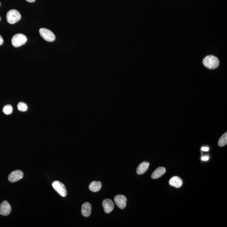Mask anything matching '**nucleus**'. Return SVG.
I'll return each mask as SVG.
<instances>
[{"instance_id":"obj_1","label":"nucleus","mask_w":227,"mask_h":227,"mask_svg":"<svg viewBox=\"0 0 227 227\" xmlns=\"http://www.w3.org/2000/svg\"><path fill=\"white\" fill-rule=\"evenodd\" d=\"M203 63L204 66L207 68L209 69H215L219 66L220 61L217 57L213 55H209L204 59Z\"/></svg>"},{"instance_id":"obj_2","label":"nucleus","mask_w":227,"mask_h":227,"mask_svg":"<svg viewBox=\"0 0 227 227\" xmlns=\"http://www.w3.org/2000/svg\"><path fill=\"white\" fill-rule=\"evenodd\" d=\"M27 37L23 34H17L13 36L12 39V43L13 46L18 48L23 45L27 41Z\"/></svg>"},{"instance_id":"obj_3","label":"nucleus","mask_w":227,"mask_h":227,"mask_svg":"<svg viewBox=\"0 0 227 227\" xmlns=\"http://www.w3.org/2000/svg\"><path fill=\"white\" fill-rule=\"evenodd\" d=\"M21 15L17 10L12 9L7 14V20L8 23L14 24L21 19Z\"/></svg>"},{"instance_id":"obj_4","label":"nucleus","mask_w":227,"mask_h":227,"mask_svg":"<svg viewBox=\"0 0 227 227\" xmlns=\"http://www.w3.org/2000/svg\"><path fill=\"white\" fill-rule=\"evenodd\" d=\"M54 190L57 192L61 196L65 197L67 196V191L66 187L63 183L59 181H55L52 184Z\"/></svg>"},{"instance_id":"obj_5","label":"nucleus","mask_w":227,"mask_h":227,"mask_svg":"<svg viewBox=\"0 0 227 227\" xmlns=\"http://www.w3.org/2000/svg\"><path fill=\"white\" fill-rule=\"evenodd\" d=\"M39 32L41 36L47 41L51 42L55 41V35L48 29L42 28L40 29Z\"/></svg>"},{"instance_id":"obj_6","label":"nucleus","mask_w":227,"mask_h":227,"mask_svg":"<svg viewBox=\"0 0 227 227\" xmlns=\"http://www.w3.org/2000/svg\"><path fill=\"white\" fill-rule=\"evenodd\" d=\"M24 173L20 170H16L13 171L9 175L8 180L11 183L18 181L23 178Z\"/></svg>"},{"instance_id":"obj_7","label":"nucleus","mask_w":227,"mask_h":227,"mask_svg":"<svg viewBox=\"0 0 227 227\" xmlns=\"http://www.w3.org/2000/svg\"><path fill=\"white\" fill-rule=\"evenodd\" d=\"M114 202L118 207L121 209H124L126 206V202L127 199L125 196L118 195L114 198Z\"/></svg>"},{"instance_id":"obj_8","label":"nucleus","mask_w":227,"mask_h":227,"mask_svg":"<svg viewBox=\"0 0 227 227\" xmlns=\"http://www.w3.org/2000/svg\"><path fill=\"white\" fill-rule=\"evenodd\" d=\"M12 211L11 206L7 201H3L0 205V214L3 216H7L10 214Z\"/></svg>"},{"instance_id":"obj_9","label":"nucleus","mask_w":227,"mask_h":227,"mask_svg":"<svg viewBox=\"0 0 227 227\" xmlns=\"http://www.w3.org/2000/svg\"><path fill=\"white\" fill-rule=\"evenodd\" d=\"M102 206L104 211L107 214L109 213L112 212L114 208V204L113 201L109 199L103 200L102 202Z\"/></svg>"},{"instance_id":"obj_10","label":"nucleus","mask_w":227,"mask_h":227,"mask_svg":"<svg viewBox=\"0 0 227 227\" xmlns=\"http://www.w3.org/2000/svg\"><path fill=\"white\" fill-rule=\"evenodd\" d=\"M91 205L89 202H85L82 205L81 213L85 217H89L91 214Z\"/></svg>"},{"instance_id":"obj_11","label":"nucleus","mask_w":227,"mask_h":227,"mask_svg":"<svg viewBox=\"0 0 227 227\" xmlns=\"http://www.w3.org/2000/svg\"><path fill=\"white\" fill-rule=\"evenodd\" d=\"M169 183L170 186L176 188H180L183 185V181L181 179L177 176L172 177L169 181Z\"/></svg>"},{"instance_id":"obj_12","label":"nucleus","mask_w":227,"mask_h":227,"mask_svg":"<svg viewBox=\"0 0 227 227\" xmlns=\"http://www.w3.org/2000/svg\"><path fill=\"white\" fill-rule=\"evenodd\" d=\"M149 166V163L143 162L140 164L138 167L136 172L138 175H142L145 173L147 170H148Z\"/></svg>"},{"instance_id":"obj_13","label":"nucleus","mask_w":227,"mask_h":227,"mask_svg":"<svg viewBox=\"0 0 227 227\" xmlns=\"http://www.w3.org/2000/svg\"><path fill=\"white\" fill-rule=\"evenodd\" d=\"M166 172V169L165 167H158L152 174L151 177L153 179H156L162 177Z\"/></svg>"},{"instance_id":"obj_14","label":"nucleus","mask_w":227,"mask_h":227,"mask_svg":"<svg viewBox=\"0 0 227 227\" xmlns=\"http://www.w3.org/2000/svg\"><path fill=\"white\" fill-rule=\"evenodd\" d=\"M101 187L102 183L101 182L94 181L89 185V188L91 191L96 192L101 190Z\"/></svg>"},{"instance_id":"obj_15","label":"nucleus","mask_w":227,"mask_h":227,"mask_svg":"<svg viewBox=\"0 0 227 227\" xmlns=\"http://www.w3.org/2000/svg\"><path fill=\"white\" fill-rule=\"evenodd\" d=\"M227 143V133L226 132L220 138L218 141V145L222 147L225 146Z\"/></svg>"},{"instance_id":"obj_16","label":"nucleus","mask_w":227,"mask_h":227,"mask_svg":"<svg viewBox=\"0 0 227 227\" xmlns=\"http://www.w3.org/2000/svg\"><path fill=\"white\" fill-rule=\"evenodd\" d=\"M12 107L10 105H7L5 106L3 109V112H4L5 114H7V115L10 114L12 112Z\"/></svg>"},{"instance_id":"obj_17","label":"nucleus","mask_w":227,"mask_h":227,"mask_svg":"<svg viewBox=\"0 0 227 227\" xmlns=\"http://www.w3.org/2000/svg\"><path fill=\"white\" fill-rule=\"evenodd\" d=\"M17 108L19 110L24 112L27 110V106L26 104L23 102H20L18 104Z\"/></svg>"},{"instance_id":"obj_18","label":"nucleus","mask_w":227,"mask_h":227,"mask_svg":"<svg viewBox=\"0 0 227 227\" xmlns=\"http://www.w3.org/2000/svg\"><path fill=\"white\" fill-rule=\"evenodd\" d=\"M201 160L204 161H207L209 159V157L207 156H203L201 157Z\"/></svg>"},{"instance_id":"obj_19","label":"nucleus","mask_w":227,"mask_h":227,"mask_svg":"<svg viewBox=\"0 0 227 227\" xmlns=\"http://www.w3.org/2000/svg\"><path fill=\"white\" fill-rule=\"evenodd\" d=\"M209 149V148L207 147H203L201 148V150L204 151V152H208Z\"/></svg>"},{"instance_id":"obj_20","label":"nucleus","mask_w":227,"mask_h":227,"mask_svg":"<svg viewBox=\"0 0 227 227\" xmlns=\"http://www.w3.org/2000/svg\"><path fill=\"white\" fill-rule=\"evenodd\" d=\"M3 43V40L2 36L0 35V46L2 45Z\"/></svg>"},{"instance_id":"obj_21","label":"nucleus","mask_w":227,"mask_h":227,"mask_svg":"<svg viewBox=\"0 0 227 227\" xmlns=\"http://www.w3.org/2000/svg\"><path fill=\"white\" fill-rule=\"evenodd\" d=\"M26 1H27V2L31 3V2H34L36 0H26Z\"/></svg>"},{"instance_id":"obj_22","label":"nucleus","mask_w":227,"mask_h":227,"mask_svg":"<svg viewBox=\"0 0 227 227\" xmlns=\"http://www.w3.org/2000/svg\"><path fill=\"white\" fill-rule=\"evenodd\" d=\"M0 21H1V17H0Z\"/></svg>"},{"instance_id":"obj_23","label":"nucleus","mask_w":227,"mask_h":227,"mask_svg":"<svg viewBox=\"0 0 227 227\" xmlns=\"http://www.w3.org/2000/svg\"><path fill=\"white\" fill-rule=\"evenodd\" d=\"M0 5H1V3H0Z\"/></svg>"}]
</instances>
